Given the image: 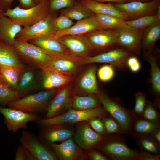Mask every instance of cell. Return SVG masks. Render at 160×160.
Returning <instances> with one entry per match:
<instances>
[{
	"instance_id": "1",
	"label": "cell",
	"mask_w": 160,
	"mask_h": 160,
	"mask_svg": "<svg viewBox=\"0 0 160 160\" xmlns=\"http://www.w3.org/2000/svg\"><path fill=\"white\" fill-rule=\"evenodd\" d=\"M95 148L112 160H138L140 154L127 146L125 137L120 134L108 135Z\"/></svg>"
},
{
	"instance_id": "2",
	"label": "cell",
	"mask_w": 160,
	"mask_h": 160,
	"mask_svg": "<svg viewBox=\"0 0 160 160\" xmlns=\"http://www.w3.org/2000/svg\"><path fill=\"white\" fill-rule=\"evenodd\" d=\"M98 95L103 106L119 123L126 136L130 137L132 123L137 118L132 109L127 108L121 99L110 97L106 92L101 88Z\"/></svg>"
},
{
	"instance_id": "3",
	"label": "cell",
	"mask_w": 160,
	"mask_h": 160,
	"mask_svg": "<svg viewBox=\"0 0 160 160\" xmlns=\"http://www.w3.org/2000/svg\"><path fill=\"white\" fill-rule=\"evenodd\" d=\"M59 88L45 89L32 93L9 102L6 105L28 113L44 114L47 106Z\"/></svg>"
},
{
	"instance_id": "4",
	"label": "cell",
	"mask_w": 160,
	"mask_h": 160,
	"mask_svg": "<svg viewBox=\"0 0 160 160\" xmlns=\"http://www.w3.org/2000/svg\"><path fill=\"white\" fill-rule=\"evenodd\" d=\"M49 11V1L48 0H41L36 5L29 8L22 9L17 6L13 9L8 8L5 12H1L25 27L36 23Z\"/></svg>"
},
{
	"instance_id": "5",
	"label": "cell",
	"mask_w": 160,
	"mask_h": 160,
	"mask_svg": "<svg viewBox=\"0 0 160 160\" xmlns=\"http://www.w3.org/2000/svg\"><path fill=\"white\" fill-rule=\"evenodd\" d=\"M11 46L24 64L39 70L48 67L50 56L36 45L28 41L15 40Z\"/></svg>"
},
{
	"instance_id": "6",
	"label": "cell",
	"mask_w": 160,
	"mask_h": 160,
	"mask_svg": "<svg viewBox=\"0 0 160 160\" xmlns=\"http://www.w3.org/2000/svg\"><path fill=\"white\" fill-rule=\"evenodd\" d=\"M84 65L75 76L71 83L73 95L98 94L100 88L97 80V66L94 63Z\"/></svg>"
},
{
	"instance_id": "7",
	"label": "cell",
	"mask_w": 160,
	"mask_h": 160,
	"mask_svg": "<svg viewBox=\"0 0 160 160\" xmlns=\"http://www.w3.org/2000/svg\"><path fill=\"white\" fill-rule=\"evenodd\" d=\"M108 114L102 106L89 110H79L71 108L57 117L45 119L43 118L35 122L39 127L57 124H74L93 118H102Z\"/></svg>"
},
{
	"instance_id": "8",
	"label": "cell",
	"mask_w": 160,
	"mask_h": 160,
	"mask_svg": "<svg viewBox=\"0 0 160 160\" xmlns=\"http://www.w3.org/2000/svg\"><path fill=\"white\" fill-rule=\"evenodd\" d=\"M134 54L124 47L119 46L104 52L83 57V63L84 65L95 63H108L115 71L126 72L128 69L127 59Z\"/></svg>"
},
{
	"instance_id": "9",
	"label": "cell",
	"mask_w": 160,
	"mask_h": 160,
	"mask_svg": "<svg viewBox=\"0 0 160 160\" xmlns=\"http://www.w3.org/2000/svg\"><path fill=\"white\" fill-rule=\"evenodd\" d=\"M55 18L49 12L32 25L23 28L15 40L28 41L35 38L55 35L57 32Z\"/></svg>"
},
{
	"instance_id": "10",
	"label": "cell",
	"mask_w": 160,
	"mask_h": 160,
	"mask_svg": "<svg viewBox=\"0 0 160 160\" xmlns=\"http://www.w3.org/2000/svg\"><path fill=\"white\" fill-rule=\"evenodd\" d=\"M37 137L44 145L49 147L52 144L58 142L62 143L73 137L75 124H57L39 127Z\"/></svg>"
},
{
	"instance_id": "11",
	"label": "cell",
	"mask_w": 160,
	"mask_h": 160,
	"mask_svg": "<svg viewBox=\"0 0 160 160\" xmlns=\"http://www.w3.org/2000/svg\"><path fill=\"white\" fill-rule=\"evenodd\" d=\"M71 83L59 88L47 106L43 119L57 117L71 108L74 95L71 92Z\"/></svg>"
},
{
	"instance_id": "12",
	"label": "cell",
	"mask_w": 160,
	"mask_h": 160,
	"mask_svg": "<svg viewBox=\"0 0 160 160\" xmlns=\"http://www.w3.org/2000/svg\"><path fill=\"white\" fill-rule=\"evenodd\" d=\"M20 142L36 160H58L54 151L43 143L37 136L28 131L23 130Z\"/></svg>"
},
{
	"instance_id": "13",
	"label": "cell",
	"mask_w": 160,
	"mask_h": 160,
	"mask_svg": "<svg viewBox=\"0 0 160 160\" xmlns=\"http://www.w3.org/2000/svg\"><path fill=\"white\" fill-rule=\"evenodd\" d=\"M112 4L124 15L128 20H131L146 16L156 15L158 7L160 5V0Z\"/></svg>"
},
{
	"instance_id": "14",
	"label": "cell",
	"mask_w": 160,
	"mask_h": 160,
	"mask_svg": "<svg viewBox=\"0 0 160 160\" xmlns=\"http://www.w3.org/2000/svg\"><path fill=\"white\" fill-rule=\"evenodd\" d=\"M0 113L4 117V123L8 130L15 132L20 129H26L28 127V122H35L42 118L37 114L28 113L1 106H0Z\"/></svg>"
},
{
	"instance_id": "15",
	"label": "cell",
	"mask_w": 160,
	"mask_h": 160,
	"mask_svg": "<svg viewBox=\"0 0 160 160\" xmlns=\"http://www.w3.org/2000/svg\"><path fill=\"white\" fill-rule=\"evenodd\" d=\"M75 127L74 141L85 152L95 148L106 137L96 132L91 127L88 120L75 124Z\"/></svg>"
},
{
	"instance_id": "16",
	"label": "cell",
	"mask_w": 160,
	"mask_h": 160,
	"mask_svg": "<svg viewBox=\"0 0 160 160\" xmlns=\"http://www.w3.org/2000/svg\"><path fill=\"white\" fill-rule=\"evenodd\" d=\"M143 30L133 28L126 24L116 29L115 31L119 46L137 56H140Z\"/></svg>"
},
{
	"instance_id": "17",
	"label": "cell",
	"mask_w": 160,
	"mask_h": 160,
	"mask_svg": "<svg viewBox=\"0 0 160 160\" xmlns=\"http://www.w3.org/2000/svg\"><path fill=\"white\" fill-rule=\"evenodd\" d=\"M85 35L93 47L95 53H97L96 55L120 46L118 41L115 30H96Z\"/></svg>"
},
{
	"instance_id": "18",
	"label": "cell",
	"mask_w": 160,
	"mask_h": 160,
	"mask_svg": "<svg viewBox=\"0 0 160 160\" xmlns=\"http://www.w3.org/2000/svg\"><path fill=\"white\" fill-rule=\"evenodd\" d=\"M50 56V59L47 68L74 77L84 65L83 63V57L71 53Z\"/></svg>"
},
{
	"instance_id": "19",
	"label": "cell",
	"mask_w": 160,
	"mask_h": 160,
	"mask_svg": "<svg viewBox=\"0 0 160 160\" xmlns=\"http://www.w3.org/2000/svg\"><path fill=\"white\" fill-rule=\"evenodd\" d=\"M142 58L148 62L151 65V95L155 99L153 103L156 106L160 109V69L157 63V60L160 56V50L156 48L153 52L143 51Z\"/></svg>"
},
{
	"instance_id": "20",
	"label": "cell",
	"mask_w": 160,
	"mask_h": 160,
	"mask_svg": "<svg viewBox=\"0 0 160 160\" xmlns=\"http://www.w3.org/2000/svg\"><path fill=\"white\" fill-rule=\"evenodd\" d=\"M64 45L72 54L85 57L92 56L94 49L85 34L70 35L59 38Z\"/></svg>"
},
{
	"instance_id": "21",
	"label": "cell",
	"mask_w": 160,
	"mask_h": 160,
	"mask_svg": "<svg viewBox=\"0 0 160 160\" xmlns=\"http://www.w3.org/2000/svg\"><path fill=\"white\" fill-rule=\"evenodd\" d=\"M41 70L23 65L17 91L20 98L39 89Z\"/></svg>"
},
{
	"instance_id": "22",
	"label": "cell",
	"mask_w": 160,
	"mask_h": 160,
	"mask_svg": "<svg viewBox=\"0 0 160 160\" xmlns=\"http://www.w3.org/2000/svg\"><path fill=\"white\" fill-rule=\"evenodd\" d=\"M74 78L59 71L47 68L41 70L39 89L60 88L71 83Z\"/></svg>"
},
{
	"instance_id": "23",
	"label": "cell",
	"mask_w": 160,
	"mask_h": 160,
	"mask_svg": "<svg viewBox=\"0 0 160 160\" xmlns=\"http://www.w3.org/2000/svg\"><path fill=\"white\" fill-rule=\"evenodd\" d=\"M59 160H88L85 152L75 143L73 137L59 144L54 143L49 146Z\"/></svg>"
},
{
	"instance_id": "24",
	"label": "cell",
	"mask_w": 160,
	"mask_h": 160,
	"mask_svg": "<svg viewBox=\"0 0 160 160\" xmlns=\"http://www.w3.org/2000/svg\"><path fill=\"white\" fill-rule=\"evenodd\" d=\"M29 41L39 47L49 56L70 53L55 35L35 38Z\"/></svg>"
},
{
	"instance_id": "25",
	"label": "cell",
	"mask_w": 160,
	"mask_h": 160,
	"mask_svg": "<svg viewBox=\"0 0 160 160\" xmlns=\"http://www.w3.org/2000/svg\"><path fill=\"white\" fill-rule=\"evenodd\" d=\"M103 30L100 26L93 15L90 17L77 21L69 28L61 31H57L55 36L58 38L70 35L85 34L93 31Z\"/></svg>"
},
{
	"instance_id": "26",
	"label": "cell",
	"mask_w": 160,
	"mask_h": 160,
	"mask_svg": "<svg viewBox=\"0 0 160 160\" xmlns=\"http://www.w3.org/2000/svg\"><path fill=\"white\" fill-rule=\"evenodd\" d=\"M22 28V26L18 23L1 14L0 41L12 45L15 41L16 36Z\"/></svg>"
},
{
	"instance_id": "27",
	"label": "cell",
	"mask_w": 160,
	"mask_h": 160,
	"mask_svg": "<svg viewBox=\"0 0 160 160\" xmlns=\"http://www.w3.org/2000/svg\"><path fill=\"white\" fill-rule=\"evenodd\" d=\"M160 39V19L144 29L141 42V50L153 52Z\"/></svg>"
},
{
	"instance_id": "28",
	"label": "cell",
	"mask_w": 160,
	"mask_h": 160,
	"mask_svg": "<svg viewBox=\"0 0 160 160\" xmlns=\"http://www.w3.org/2000/svg\"><path fill=\"white\" fill-rule=\"evenodd\" d=\"M80 1L93 13L112 15L125 21L128 20L124 15L112 4L104 3L91 0H83Z\"/></svg>"
},
{
	"instance_id": "29",
	"label": "cell",
	"mask_w": 160,
	"mask_h": 160,
	"mask_svg": "<svg viewBox=\"0 0 160 160\" xmlns=\"http://www.w3.org/2000/svg\"><path fill=\"white\" fill-rule=\"evenodd\" d=\"M23 64L13 66L0 64V78L10 89L16 92Z\"/></svg>"
},
{
	"instance_id": "30",
	"label": "cell",
	"mask_w": 160,
	"mask_h": 160,
	"mask_svg": "<svg viewBox=\"0 0 160 160\" xmlns=\"http://www.w3.org/2000/svg\"><path fill=\"white\" fill-rule=\"evenodd\" d=\"M102 106L98 94L74 95L71 108L79 110H87Z\"/></svg>"
},
{
	"instance_id": "31",
	"label": "cell",
	"mask_w": 160,
	"mask_h": 160,
	"mask_svg": "<svg viewBox=\"0 0 160 160\" xmlns=\"http://www.w3.org/2000/svg\"><path fill=\"white\" fill-rule=\"evenodd\" d=\"M0 64L13 66L24 64L12 47L1 41Z\"/></svg>"
},
{
	"instance_id": "32",
	"label": "cell",
	"mask_w": 160,
	"mask_h": 160,
	"mask_svg": "<svg viewBox=\"0 0 160 160\" xmlns=\"http://www.w3.org/2000/svg\"><path fill=\"white\" fill-rule=\"evenodd\" d=\"M160 127V124L154 123L143 118H137L132 122L130 134L132 137L136 136L150 134L154 129Z\"/></svg>"
},
{
	"instance_id": "33",
	"label": "cell",
	"mask_w": 160,
	"mask_h": 160,
	"mask_svg": "<svg viewBox=\"0 0 160 160\" xmlns=\"http://www.w3.org/2000/svg\"><path fill=\"white\" fill-rule=\"evenodd\" d=\"M61 13L71 19L81 20L92 16L93 12L81 3H75L71 6L62 10Z\"/></svg>"
},
{
	"instance_id": "34",
	"label": "cell",
	"mask_w": 160,
	"mask_h": 160,
	"mask_svg": "<svg viewBox=\"0 0 160 160\" xmlns=\"http://www.w3.org/2000/svg\"><path fill=\"white\" fill-rule=\"evenodd\" d=\"M140 149L156 155H160V144L150 134L133 137Z\"/></svg>"
},
{
	"instance_id": "35",
	"label": "cell",
	"mask_w": 160,
	"mask_h": 160,
	"mask_svg": "<svg viewBox=\"0 0 160 160\" xmlns=\"http://www.w3.org/2000/svg\"><path fill=\"white\" fill-rule=\"evenodd\" d=\"M93 15L103 29L116 30L126 24L125 21L114 16L94 13Z\"/></svg>"
},
{
	"instance_id": "36",
	"label": "cell",
	"mask_w": 160,
	"mask_h": 160,
	"mask_svg": "<svg viewBox=\"0 0 160 160\" xmlns=\"http://www.w3.org/2000/svg\"><path fill=\"white\" fill-rule=\"evenodd\" d=\"M160 16L156 15H147L131 20L125 21L127 25L137 29H144L158 20Z\"/></svg>"
},
{
	"instance_id": "37",
	"label": "cell",
	"mask_w": 160,
	"mask_h": 160,
	"mask_svg": "<svg viewBox=\"0 0 160 160\" xmlns=\"http://www.w3.org/2000/svg\"><path fill=\"white\" fill-rule=\"evenodd\" d=\"M20 98L17 92L10 89L0 77V106Z\"/></svg>"
},
{
	"instance_id": "38",
	"label": "cell",
	"mask_w": 160,
	"mask_h": 160,
	"mask_svg": "<svg viewBox=\"0 0 160 160\" xmlns=\"http://www.w3.org/2000/svg\"><path fill=\"white\" fill-rule=\"evenodd\" d=\"M108 135L124 134V131L118 122L109 113L101 118Z\"/></svg>"
},
{
	"instance_id": "39",
	"label": "cell",
	"mask_w": 160,
	"mask_h": 160,
	"mask_svg": "<svg viewBox=\"0 0 160 160\" xmlns=\"http://www.w3.org/2000/svg\"><path fill=\"white\" fill-rule=\"evenodd\" d=\"M157 108L153 103L147 100L142 118L160 124V115Z\"/></svg>"
},
{
	"instance_id": "40",
	"label": "cell",
	"mask_w": 160,
	"mask_h": 160,
	"mask_svg": "<svg viewBox=\"0 0 160 160\" xmlns=\"http://www.w3.org/2000/svg\"><path fill=\"white\" fill-rule=\"evenodd\" d=\"M135 106L133 112L137 117L142 118L147 100L146 94L143 92H138L135 94Z\"/></svg>"
},
{
	"instance_id": "41",
	"label": "cell",
	"mask_w": 160,
	"mask_h": 160,
	"mask_svg": "<svg viewBox=\"0 0 160 160\" xmlns=\"http://www.w3.org/2000/svg\"><path fill=\"white\" fill-rule=\"evenodd\" d=\"M115 70L110 65H104L98 70L97 73L100 80L103 82L109 81L114 77Z\"/></svg>"
},
{
	"instance_id": "42",
	"label": "cell",
	"mask_w": 160,
	"mask_h": 160,
	"mask_svg": "<svg viewBox=\"0 0 160 160\" xmlns=\"http://www.w3.org/2000/svg\"><path fill=\"white\" fill-rule=\"evenodd\" d=\"M55 23L57 31L66 30L74 24L71 19L62 13L58 17H55Z\"/></svg>"
},
{
	"instance_id": "43",
	"label": "cell",
	"mask_w": 160,
	"mask_h": 160,
	"mask_svg": "<svg viewBox=\"0 0 160 160\" xmlns=\"http://www.w3.org/2000/svg\"><path fill=\"white\" fill-rule=\"evenodd\" d=\"M74 0H50L49 2L50 11H54L72 6Z\"/></svg>"
},
{
	"instance_id": "44",
	"label": "cell",
	"mask_w": 160,
	"mask_h": 160,
	"mask_svg": "<svg viewBox=\"0 0 160 160\" xmlns=\"http://www.w3.org/2000/svg\"><path fill=\"white\" fill-rule=\"evenodd\" d=\"M92 128L100 135L106 137L108 135L101 118L95 117L88 120Z\"/></svg>"
},
{
	"instance_id": "45",
	"label": "cell",
	"mask_w": 160,
	"mask_h": 160,
	"mask_svg": "<svg viewBox=\"0 0 160 160\" xmlns=\"http://www.w3.org/2000/svg\"><path fill=\"white\" fill-rule=\"evenodd\" d=\"M15 160H36L35 158L22 145L19 146L15 151Z\"/></svg>"
},
{
	"instance_id": "46",
	"label": "cell",
	"mask_w": 160,
	"mask_h": 160,
	"mask_svg": "<svg viewBox=\"0 0 160 160\" xmlns=\"http://www.w3.org/2000/svg\"><path fill=\"white\" fill-rule=\"evenodd\" d=\"M137 55L134 54L130 56L127 61L128 68L132 72L136 73L140 71L141 65Z\"/></svg>"
},
{
	"instance_id": "47",
	"label": "cell",
	"mask_w": 160,
	"mask_h": 160,
	"mask_svg": "<svg viewBox=\"0 0 160 160\" xmlns=\"http://www.w3.org/2000/svg\"><path fill=\"white\" fill-rule=\"evenodd\" d=\"M85 153L88 160H110V159L95 148L89 149Z\"/></svg>"
},
{
	"instance_id": "48",
	"label": "cell",
	"mask_w": 160,
	"mask_h": 160,
	"mask_svg": "<svg viewBox=\"0 0 160 160\" xmlns=\"http://www.w3.org/2000/svg\"><path fill=\"white\" fill-rule=\"evenodd\" d=\"M138 160H160V155H156L140 149Z\"/></svg>"
},
{
	"instance_id": "49",
	"label": "cell",
	"mask_w": 160,
	"mask_h": 160,
	"mask_svg": "<svg viewBox=\"0 0 160 160\" xmlns=\"http://www.w3.org/2000/svg\"><path fill=\"white\" fill-rule=\"evenodd\" d=\"M20 5L25 9L29 8L36 5L34 0H18Z\"/></svg>"
},
{
	"instance_id": "50",
	"label": "cell",
	"mask_w": 160,
	"mask_h": 160,
	"mask_svg": "<svg viewBox=\"0 0 160 160\" xmlns=\"http://www.w3.org/2000/svg\"><path fill=\"white\" fill-rule=\"evenodd\" d=\"M14 0H0V12H4L10 7Z\"/></svg>"
},
{
	"instance_id": "51",
	"label": "cell",
	"mask_w": 160,
	"mask_h": 160,
	"mask_svg": "<svg viewBox=\"0 0 160 160\" xmlns=\"http://www.w3.org/2000/svg\"><path fill=\"white\" fill-rule=\"evenodd\" d=\"M150 135L160 144V127L153 130Z\"/></svg>"
},
{
	"instance_id": "52",
	"label": "cell",
	"mask_w": 160,
	"mask_h": 160,
	"mask_svg": "<svg viewBox=\"0 0 160 160\" xmlns=\"http://www.w3.org/2000/svg\"><path fill=\"white\" fill-rule=\"evenodd\" d=\"M80 1L83 0H79ZM97 1L98 2H104V1H110L113 2V3H119V4H124L126 2L125 0H91Z\"/></svg>"
},
{
	"instance_id": "53",
	"label": "cell",
	"mask_w": 160,
	"mask_h": 160,
	"mask_svg": "<svg viewBox=\"0 0 160 160\" xmlns=\"http://www.w3.org/2000/svg\"><path fill=\"white\" fill-rule=\"evenodd\" d=\"M153 0H125L126 3L132 1H140L141 2H148L151 1Z\"/></svg>"
},
{
	"instance_id": "54",
	"label": "cell",
	"mask_w": 160,
	"mask_h": 160,
	"mask_svg": "<svg viewBox=\"0 0 160 160\" xmlns=\"http://www.w3.org/2000/svg\"><path fill=\"white\" fill-rule=\"evenodd\" d=\"M36 3H38L41 0H34Z\"/></svg>"
},
{
	"instance_id": "55",
	"label": "cell",
	"mask_w": 160,
	"mask_h": 160,
	"mask_svg": "<svg viewBox=\"0 0 160 160\" xmlns=\"http://www.w3.org/2000/svg\"><path fill=\"white\" fill-rule=\"evenodd\" d=\"M1 12H0V16L1 15Z\"/></svg>"
},
{
	"instance_id": "56",
	"label": "cell",
	"mask_w": 160,
	"mask_h": 160,
	"mask_svg": "<svg viewBox=\"0 0 160 160\" xmlns=\"http://www.w3.org/2000/svg\"></svg>"
}]
</instances>
